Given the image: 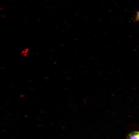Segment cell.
<instances>
[{"label": "cell", "instance_id": "obj_2", "mask_svg": "<svg viewBox=\"0 0 139 139\" xmlns=\"http://www.w3.org/2000/svg\"><path fill=\"white\" fill-rule=\"evenodd\" d=\"M29 51V49L28 48L22 50L21 52V54L23 56H27Z\"/></svg>", "mask_w": 139, "mask_h": 139}, {"label": "cell", "instance_id": "obj_3", "mask_svg": "<svg viewBox=\"0 0 139 139\" xmlns=\"http://www.w3.org/2000/svg\"><path fill=\"white\" fill-rule=\"evenodd\" d=\"M136 21H139V11L137 13L136 16Z\"/></svg>", "mask_w": 139, "mask_h": 139}, {"label": "cell", "instance_id": "obj_1", "mask_svg": "<svg viewBox=\"0 0 139 139\" xmlns=\"http://www.w3.org/2000/svg\"><path fill=\"white\" fill-rule=\"evenodd\" d=\"M127 139H139V132L135 131L131 132L127 136Z\"/></svg>", "mask_w": 139, "mask_h": 139}, {"label": "cell", "instance_id": "obj_4", "mask_svg": "<svg viewBox=\"0 0 139 139\" xmlns=\"http://www.w3.org/2000/svg\"><path fill=\"white\" fill-rule=\"evenodd\" d=\"M23 96H24V95H21V96H20V97H23Z\"/></svg>", "mask_w": 139, "mask_h": 139}]
</instances>
